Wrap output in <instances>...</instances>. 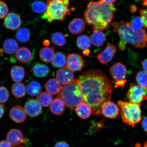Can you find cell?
Instances as JSON below:
<instances>
[{
  "label": "cell",
  "instance_id": "cell-10",
  "mask_svg": "<svg viewBox=\"0 0 147 147\" xmlns=\"http://www.w3.org/2000/svg\"><path fill=\"white\" fill-rule=\"evenodd\" d=\"M23 22L21 16L14 12L9 13L5 18L3 26L6 28L14 31L21 27Z\"/></svg>",
  "mask_w": 147,
  "mask_h": 147
},
{
  "label": "cell",
  "instance_id": "cell-22",
  "mask_svg": "<svg viewBox=\"0 0 147 147\" xmlns=\"http://www.w3.org/2000/svg\"><path fill=\"white\" fill-rule=\"evenodd\" d=\"M75 110L77 115L80 118L82 119L89 118L92 113L90 107L89 105L84 102L78 104Z\"/></svg>",
  "mask_w": 147,
  "mask_h": 147
},
{
  "label": "cell",
  "instance_id": "cell-32",
  "mask_svg": "<svg viewBox=\"0 0 147 147\" xmlns=\"http://www.w3.org/2000/svg\"><path fill=\"white\" fill-rule=\"evenodd\" d=\"M51 41L55 45L59 47H62L65 45L67 42L66 38L64 35L61 33L56 32L51 35Z\"/></svg>",
  "mask_w": 147,
  "mask_h": 147
},
{
  "label": "cell",
  "instance_id": "cell-26",
  "mask_svg": "<svg viewBox=\"0 0 147 147\" xmlns=\"http://www.w3.org/2000/svg\"><path fill=\"white\" fill-rule=\"evenodd\" d=\"M18 42L12 38H8L5 40L3 43V50L7 54H14L18 50Z\"/></svg>",
  "mask_w": 147,
  "mask_h": 147
},
{
  "label": "cell",
  "instance_id": "cell-38",
  "mask_svg": "<svg viewBox=\"0 0 147 147\" xmlns=\"http://www.w3.org/2000/svg\"><path fill=\"white\" fill-rule=\"evenodd\" d=\"M9 9L6 3L0 1V19L4 18L8 15Z\"/></svg>",
  "mask_w": 147,
  "mask_h": 147
},
{
  "label": "cell",
  "instance_id": "cell-47",
  "mask_svg": "<svg viewBox=\"0 0 147 147\" xmlns=\"http://www.w3.org/2000/svg\"><path fill=\"white\" fill-rule=\"evenodd\" d=\"M90 53V51L89 50H88V49H87V50H85V51H84V55H87H87L89 54V53Z\"/></svg>",
  "mask_w": 147,
  "mask_h": 147
},
{
  "label": "cell",
  "instance_id": "cell-16",
  "mask_svg": "<svg viewBox=\"0 0 147 147\" xmlns=\"http://www.w3.org/2000/svg\"><path fill=\"white\" fill-rule=\"evenodd\" d=\"M7 140L12 146H18L21 143L25 142V140L24 138L22 132L16 129H13L8 132L7 135Z\"/></svg>",
  "mask_w": 147,
  "mask_h": 147
},
{
  "label": "cell",
  "instance_id": "cell-8",
  "mask_svg": "<svg viewBox=\"0 0 147 147\" xmlns=\"http://www.w3.org/2000/svg\"><path fill=\"white\" fill-rule=\"evenodd\" d=\"M129 102L140 104L147 100V87L132 84L127 94Z\"/></svg>",
  "mask_w": 147,
  "mask_h": 147
},
{
  "label": "cell",
  "instance_id": "cell-43",
  "mask_svg": "<svg viewBox=\"0 0 147 147\" xmlns=\"http://www.w3.org/2000/svg\"><path fill=\"white\" fill-rule=\"evenodd\" d=\"M5 111V108L4 105L0 104V119L4 115Z\"/></svg>",
  "mask_w": 147,
  "mask_h": 147
},
{
  "label": "cell",
  "instance_id": "cell-42",
  "mask_svg": "<svg viewBox=\"0 0 147 147\" xmlns=\"http://www.w3.org/2000/svg\"><path fill=\"white\" fill-rule=\"evenodd\" d=\"M142 125L143 129L147 133V117H144L143 119Z\"/></svg>",
  "mask_w": 147,
  "mask_h": 147
},
{
  "label": "cell",
  "instance_id": "cell-1",
  "mask_svg": "<svg viewBox=\"0 0 147 147\" xmlns=\"http://www.w3.org/2000/svg\"><path fill=\"white\" fill-rule=\"evenodd\" d=\"M79 80L84 102L89 105L93 115H101L102 105L111 100L113 91L111 81L99 69L86 71Z\"/></svg>",
  "mask_w": 147,
  "mask_h": 147
},
{
  "label": "cell",
  "instance_id": "cell-3",
  "mask_svg": "<svg viewBox=\"0 0 147 147\" xmlns=\"http://www.w3.org/2000/svg\"><path fill=\"white\" fill-rule=\"evenodd\" d=\"M114 32L118 34L120 40L119 49L122 51L126 49L127 43H130L138 48L143 49L147 42V34L144 29L135 31L130 28L129 23L123 21L114 22L111 24Z\"/></svg>",
  "mask_w": 147,
  "mask_h": 147
},
{
  "label": "cell",
  "instance_id": "cell-27",
  "mask_svg": "<svg viewBox=\"0 0 147 147\" xmlns=\"http://www.w3.org/2000/svg\"><path fill=\"white\" fill-rule=\"evenodd\" d=\"M11 92L13 95L16 98H22L26 94V88L22 83L16 82L12 86Z\"/></svg>",
  "mask_w": 147,
  "mask_h": 147
},
{
  "label": "cell",
  "instance_id": "cell-19",
  "mask_svg": "<svg viewBox=\"0 0 147 147\" xmlns=\"http://www.w3.org/2000/svg\"><path fill=\"white\" fill-rule=\"evenodd\" d=\"M61 84L57 80L55 79H51L46 83L45 88L48 93L51 95L58 94L62 89Z\"/></svg>",
  "mask_w": 147,
  "mask_h": 147
},
{
  "label": "cell",
  "instance_id": "cell-53",
  "mask_svg": "<svg viewBox=\"0 0 147 147\" xmlns=\"http://www.w3.org/2000/svg\"><path fill=\"white\" fill-rule=\"evenodd\" d=\"M140 1H144V2L145 1H146V0H140Z\"/></svg>",
  "mask_w": 147,
  "mask_h": 147
},
{
  "label": "cell",
  "instance_id": "cell-7",
  "mask_svg": "<svg viewBox=\"0 0 147 147\" xmlns=\"http://www.w3.org/2000/svg\"><path fill=\"white\" fill-rule=\"evenodd\" d=\"M110 73L113 79L115 88L121 87L123 89L127 82L125 78L127 73L125 66L120 62H117L110 68Z\"/></svg>",
  "mask_w": 147,
  "mask_h": 147
},
{
  "label": "cell",
  "instance_id": "cell-23",
  "mask_svg": "<svg viewBox=\"0 0 147 147\" xmlns=\"http://www.w3.org/2000/svg\"><path fill=\"white\" fill-rule=\"evenodd\" d=\"M65 105L63 101L58 97L53 100L50 105L51 113L55 115H62L65 110Z\"/></svg>",
  "mask_w": 147,
  "mask_h": 147
},
{
  "label": "cell",
  "instance_id": "cell-31",
  "mask_svg": "<svg viewBox=\"0 0 147 147\" xmlns=\"http://www.w3.org/2000/svg\"><path fill=\"white\" fill-rule=\"evenodd\" d=\"M37 100L44 107H48L50 105L53 100V97L47 92H43L40 93L36 97Z\"/></svg>",
  "mask_w": 147,
  "mask_h": 147
},
{
  "label": "cell",
  "instance_id": "cell-48",
  "mask_svg": "<svg viewBox=\"0 0 147 147\" xmlns=\"http://www.w3.org/2000/svg\"><path fill=\"white\" fill-rule=\"evenodd\" d=\"M143 5L145 6H147V0L144 2L143 3Z\"/></svg>",
  "mask_w": 147,
  "mask_h": 147
},
{
  "label": "cell",
  "instance_id": "cell-18",
  "mask_svg": "<svg viewBox=\"0 0 147 147\" xmlns=\"http://www.w3.org/2000/svg\"><path fill=\"white\" fill-rule=\"evenodd\" d=\"M33 53L30 49L25 47L20 48L16 53V59L23 63H27L32 59Z\"/></svg>",
  "mask_w": 147,
  "mask_h": 147
},
{
  "label": "cell",
  "instance_id": "cell-21",
  "mask_svg": "<svg viewBox=\"0 0 147 147\" xmlns=\"http://www.w3.org/2000/svg\"><path fill=\"white\" fill-rule=\"evenodd\" d=\"M55 49L54 47H46L41 49L39 52L40 59L45 63L52 62L55 55Z\"/></svg>",
  "mask_w": 147,
  "mask_h": 147
},
{
  "label": "cell",
  "instance_id": "cell-6",
  "mask_svg": "<svg viewBox=\"0 0 147 147\" xmlns=\"http://www.w3.org/2000/svg\"><path fill=\"white\" fill-rule=\"evenodd\" d=\"M117 105L121 109V117L123 122L132 127L142 119L140 104L119 100Z\"/></svg>",
  "mask_w": 147,
  "mask_h": 147
},
{
  "label": "cell",
  "instance_id": "cell-4",
  "mask_svg": "<svg viewBox=\"0 0 147 147\" xmlns=\"http://www.w3.org/2000/svg\"><path fill=\"white\" fill-rule=\"evenodd\" d=\"M57 97L61 99L71 111H74L78 104L84 102L80 80H73L68 84L63 86Z\"/></svg>",
  "mask_w": 147,
  "mask_h": 147
},
{
  "label": "cell",
  "instance_id": "cell-30",
  "mask_svg": "<svg viewBox=\"0 0 147 147\" xmlns=\"http://www.w3.org/2000/svg\"><path fill=\"white\" fill-rule=\"evenodd\" d=\"M28 94L31 96H35L41 93V86L39 83L33 81L28 84L26 88Z\"/></svg>",
  "mask_w": 147,
  "mask_h": 147
},
{
  "label": "cell",
  "instance_id": "cell-49",
  "mask_svg": "<svg viewBox=\"0 0 147 147\" xmlns=\"http://www.w3.org/2000/svg\"><path fill=\"white\" fill-rule=\"evenodd\" d=\"M135 147H141V145L139 143H138L136 145Z\"/></svg>",
  "mask_w": 147,
  "mask_h": 147
},
{
  "label": "cell",
  "instance_id": "cell-50",
  "mask_svg": "<svg viewBox=\"0 0 147 147\" xmlns=\"http://www.w3.org/2000/svg\"><path fill=\"white\" fill-rule=\"evenodd\" d=\"M143 146H144V147H147V141H146V142L144 143Z\"/></svg>",
  "mask_w": 147,
  "mask_h": 147
},
{
  "label": "cell",
  "instance_id": "cell-20",
  "mask_svg": "<svg viewBox=\"0 0 147 147\" xmlns=\"http://www.w3.org/2000/svg\"><path fill=\"white\" fill-rule=\"evenodd\" d=\"M11 78L14 82H21L25 78V71L22 66H14L11 69Z\"/></svg>",
  "mask_w": 147,
  "mask_h": 147
},
{
  "label": "cell",
  "instance_id": "cell-11",
  "mask_svg": "<svg viewBox=\"0 0 147 147\" xmlns=\"http://www.w3.org/2000/svg\"><path fill=\"white\" fill-rule=\"evenodd\" d=\"M24 109L27 114L31 117L38 116L42 112V106L37 100L31 99L26 103Z\"/></svg>",
  "mask_w": 147,
  "mask_h": 147
},
{
  "label": "cell",
  "instance_id": "cell-39",
  "mask_svg": "<svg viewBox=\"0 0 147 147\" xmlns=\"http://www.w3.org/2000/svg\"><path fill=\"white\" fill-rule=\"evenodd\" d=\"M144 26L147 28V9H141L139 11Z\"/></svg>",
  "mask_w": 147,
  "mask_h": 147
},
{
  "label": "cell",
  "instance_id": "cell-29",
  "mask_svg": "<svg viewBox=\"0 0 147 147\" xmlns=\"http://www.w3.org/2000/svg\"><path fill=\"white\" fill-rule=\"evenodd\" d=\"M91 38L86 35H82L77 38L76 45L79 49L82 50H87L91 47Z\"/></svg>",
  "mask_w": 147,
  "mask_h": 147
},
{
  "label": "cell",
  "instance_id": "cell-45",
  "mask_svg": "<svg viewBox=\"0 0 147 147\" xmlns=\"http://www.w3.org/2000/svg\"><path fill=\"white\" fill-rule=\"evenodd\" d=\"M142 65L144 71L147 72V58L142 61Z\"/></svg>",
  "mask_w": 147,
  "mask_h": 147
},
{
  "label": "cell",
  "instance_id": "cell-13",
  "mask_svg": "<svg viewBox=\"0 0 147 147\" xmlns=\"http://www.w3.org/2000/svg\"><path fill=\"white\" fill-rule=\"evenodd\" d=\"M9 116L16 123L24 122L27 119V113L24 109L20 106H14L9 112Z\"/></svg>",
  "mask_w": 147,
  "mask_h": 147
},
{
  "label": "cell",
  "instance_id": "cell-25",
  "mask_svg": "<svg viewBox=\"0 0 147 147\" xmlns=\"http://www.w3.org/2000/svg\"><path fill=\"white\" fill-rule=\"evenodd\" d=\"M93 32L91 38L92 43L95 47H102L106 41L105 34L102 31H95Z\"/></svg>",
  "mask_w": 147,
  "mask_h": 147
},
{
  "label": "cell",
  "instance_id": "cell-15",
  "mask_svg": "<svg viewBox=\"0 0 147 147\" xmlns=\"http://www.w3.org/2000/svg\"><path fill=\"white\" fill-rule=\"evenodd\" d=\"M102 113L107 118L115 119L119 114V109L116 105L110 101L102 105Z\"/></svg>",
  "mask_w": 147,
  "mask_h": 147
},
{
  "label": "cell",
  "instance_id": "cell-35",
  "mask_svg": "<svg viewBox=\"0 0 147 147\" xmlns=\"http://www.w3.org/2000/svg\"><path fill=\"white\" fill-rule=\"evenodd\" d=\"M129 23L130 28L134 31H139L144 29V26L140 17L135 16L134 17Z\"/></svg>",
  "mask_w": 147,
  "mask_h": 147
},
{
  "label": "cell",
  "instance_id": "cell-54",
  "mask_svg": "<svg viewBox=\"0 0 147 147\" xmlns=\"http://www.w3.org/2000/svg\"><path fill=\"white\" fill-rule=\"evenodd\" d=\"M0 84H1V82H0Z\"/></svg>",
  "mask_w": 147,
  "mask_h": 147
},
{
  "label": "cell",
  "instance_id": "cell-44",
  "mask_svg": "<svg viewBox=\"0 0 147 147\" xmlns=\"http://www.w3.org/2000/svg\"><path fill=\"white\" fill-rule=\"evenodd\" d=\"M117 1V0H98V1L108 3V4H113Z\"/></svg>",
  "mask_w": 147,
  "mask_h": 147
},
{
  "label": "cell",
  "instance_id": "cell-24",
  "mask_svg": "<svg viewBox=\"0 0 147 147\" xmlns=\"http://www.w3.org/2000/svg\"><path fill=\"white\" fill-rule=\"evenodd\" d=\"M32 71L36 77L43 78L48 74L50 70L49 68L45 64L36 63L33 65Z\"/></svg>",
  "mask_w": 147,
  "mask_h": 147
},
{
  "label": "cell",
  "instance_id": "cell-9",
  "mask_svg": "<svg viewBox=\"0 0 147 147\" xmlns=\"http://www.w3.org/2000/svg\"><path fill=\"white\" fill-rule=\"evenodd\" d=\"M85 65L84 61L80 55L76 54L68 55L66 67L73 72L80 71Z\"/></svg>",
  "mask_w": 147,
  "mask_h": 147
},
{
  "label": "cell",
  "instance_id": "cell-41",
  "mask_svg": "<svg viewBox=\"0 0 147 147\" xmlns=\"http://www.w3.org/2000/svg\"><path fill=\"white\" fill-rule=\"evenodd\" d=\"M12 145L7 140L0 141V147H12Z\"/></svg>",
  "mask_w": 147,
  "mask_h": 147
},
{
  "label": "cell",
  "instance_id": "cell-28",
  "mask_svg": "<svg viewBox=\"0 0 147 147\" xmlns=\"http://www.w3.org/2000/svg\"><path fill=\"white\" fill-rule=\"evenodd\" d=\"M67 58L63 53H57L51 62V64L55 67L63 68L67 65Z\"/></svg>",
  "mask_w": 147,
  "mask_h": 147
},
{
  "label": "cell",
  "instance_id": "cell-40",
  "mask_svg": "<svg viewBox=\"0 0 147 147\" xmlns=\"http://www.w3.org/2000/svg\"><path fill=\"white\" fill-rule=\"evenodd\" d=\"M54 147H70L68 143L65 141H62L57 142Z\"/></svg>",
  "mask_w": 147,
  "mask_h": 147
},
{
  "label": "cell",
  "instance_id": "cell-12",
  "mask_svg": "<svg viewBox=\"0 0 147 147\" xmlns=\"http://www.w3.org/2000/svg\"><path fill=\"white\" fill-rule=\"evenodd\" d=\"M74 74L66 67L58 69L56 72L57 80L63 86L67 85L73 80Z\"/></svg>",
  "mask_w": 147,
  "mask_h": 147
},
{
  "label": "cell",
  "instance_id": "cell-37",
  "mask_svg": "<svg viewBox=\"0 0 147 147\" xmlns=\"http://www.w3.org/2000/svg\"><path fill=\"white\" fill-rule=\"evenodd\" d=\"M10 97V93L6 87H0V103L3 104L8 102Z\"/></svg>",
  "mask_w": 147,
  "mask_h": 147
},
{
  "label": "cell",
  "instance_id": "cell-52",
  "mask_svg": "<svg viewBox=\"0 0 147 147\" xmlns=\"http://www.w3.org/2000/svg\"><path fill=\"white\" fill-rule=\"evenodd\" d=\"M18 147H25V146H20Z\"/></svg>",
  "mask_w": 147,
  "mask_h": 147
},
{
  "label": "cell",
  "instance_id": "cell-17",
  "mask_svg": "<svg viewBox=\"0 0 147 147\" xmlns=\"http://www.w3.org/2000/svg\"><path fill=\"white\" fill-rule=\"evenodd\" d=\"M85 28V23L82 18H75L69 23L68 29L71 34H78L83 32Z\"/></svg>",
  "mask_w": 147,
  "mask_h": 147
},
{
  "label": "cell",
  "instance_id": "cell-51",
  "mask_svg": "<svg viewBox=\"0 0 147 147\" xmlns=\"http://www.w3.org/2000/svg\"><path fill=\"white\" fill-rule=\"evenodd\" d=\"M55 1H65V0H55Z\"/></svg>",
  "mask_w": 147,
  "mask_h": 147
},
{
  "label": "cell",
  "instance_id": "cell-2",
  "mask_svg": "<svg viewBox=\"0 0 147 147\" xmlns=\"http://www.w3.org/2000/svg\"><path fill=\"white\" fill-rule=\"evenodd\" d=\"M116 10L113 4L91 1L88 3L84 16L86 24L92 25L94 31L107 29Z\"/></svg>",
  "mask_w": 147,
  "mask_h": 147
},
{
  "label": "cell",
  "instance_id": "cell-46",
  "mask_svg": "<svg viewBox=\"0 0 147 147\" xmlns=\"http://www.w3.org/2000/svg\"><path fill=\"white\" fill-rule=\"evenodd\" d=\"M49 43H50V42L47 40H45L43 42L44 45L46 46H49Z\"/></svg>",
  "mask_w": 147,
  "mask_h": 147
},
{
  "label": "cell",
  "instance_id": "cell-36",
  "mask_svg": "<svg viewBox=\"0 0 147 147\" xmlns=\"http://www.w3.org/2000/svg\"><path fill=\"white\" fill-rule=\"evenodd\" d=\"M136 80L139 85L147 87V72L145 71H141L137 74Z\"/></svg>",
  "mask_w": 147,
  "mask_h": 147
},
{
  "label": "cell",
  "instance_id": "cell-5",
  "mask_svg": "<svg viewBox=\"0 0 147 147\" xmlns=\"http://www.w3.org/2000/svg\"><path fill=\"white\" fill-rule=\"evenodd\" d=\"M47 7L45 12L42 15V19L49 23L55 20L63 21L70 14L68 8L69 0L64 1L47 0Z\"/></svg>",
  "mask_w": 147,
  "mask_h": 147
},
{
  "label": "cell",
  "instance_id": "cell-14",
  "mask_svg": "<svg viewBox=\"0 0 147 147\" xmlns=\"http://www.w3.org/2000/svg\"><path fill=\"white\" fill-rule=\"evenodd\" d=\"M117 51V49L113 45L110 44L106 47L104 50L98 54L97 56L100 63L107 64L113 59Z\"/></svg>",
  "mask_w": 147,
  "mask_h": 147
},
{
  "label": "cell",
  "instance_id": "cell-34",
  "mask_svg": "<svg viewBox=\"0 0 147 147\" xmlns=\"http://www.w3.org/2000/svg\"><path fill=\"white\" fill-rule=\"evenodd\" d=\"M47 4L43 1H34L31 5V8L33 11L38 14L45 13L47 10Z\"/></svg>",
  "mask_w": 147,
  "mask_h": 147
},
{
  "label": "cell",
  "instance_id": "cell-33",
  "mask_svg": "<svg viewBox=\"0 0 147 147\" xmlns=\"http://www.w3.org/2000/svg\"><path fill=\"white\" fill-rule=\"evenodd\" d=\"M16 38L18 41L22 43L28 41L30 37V32L29 29L26 28H23L18 30L16 34Z\"/></svg>",
  "mask_w": 147,
  "mask_h": 147
}]
</instances>
